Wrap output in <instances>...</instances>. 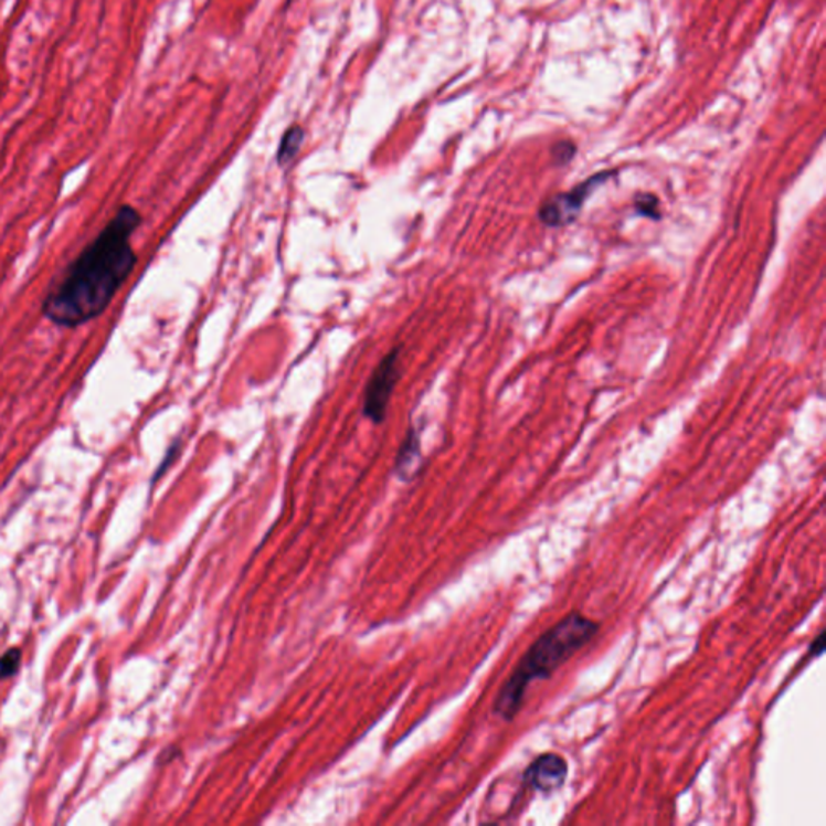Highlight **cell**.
I'll return each instance as SVG.
<instances>
[{"label":"cell","mask_w":826,"mask_h":826,"mask_svg":"<svg viewBox=\"0 0 826 826\" xmlns=\"http://www.w3.org/2000/svg\"><path fill=\"white\" fill-rule=\"evenodd\" d=\"M636 212L647 219L659 220V199L653 194H639L635 199Z\"/></svg>","instance_id":"obj_9"},{"label":"cell","mask_w":826,"mask_h":826,"mask_svg":"<svg viewBox=\"0 0 826 826\" xmlns=\"http://www.w3.org/2000/svg\"><path fill=\"white\" fill-rule=\"evenodd\" d=\"M569 775V765L562 755L554 752H546L531 762V765L525 770V785L539 793H554L565 783Z\"/></svg>","instance_id":"obj_5"},{"label":"cell","mask_w":826,"mask_h":826,"mask_svg":"<svg viewBox=\"0 0 826 826\" xmlns=\"http://www.w3.org/2000/svg\"><path fill=\"white\" fill-rule=\"evenodd\" d=\"M612 174H614V171H602V173L587 178L584 183L579 184L572 191L562 192V194L549 199L548 202L539 206V220L546 226L551 227L565 226L575 222L586 199L593 194L594 189L607 181Z\"/></svg>","instance_id":"obj_3"},{"label":"cell","mask_w":826,"mask_h":826,"mask_svg":"<svg viewBox=\"0 0 826 826\" xmlns=\"http://www.w3.org/2000/svg\"><path fill=\"white\" fill-rule=\"evenodd\" d=\"M303 141L304 131L299 126H294V128L288 129L285 138H283L282 146H279L278 156H276L279 166H286V163H289L290 160L296 157V153L299 152L300 146H303Z\"/></svg>","instance_id":"obj_7"},{"label":"cell","mask_w":826,"mask_h":826,"mask_svg":"<svg viewBox=\"0 0 826 826\" xmlns=\"http://www.w3.org/2000/svg\"><path fill=\"white\" fill-rule=\"evenodd\" d=\"M399 352L401 348L390 351L380 366L374 370L372 378L367 384L366 398H363V413L367 419L372 420L374 425H380L386 416L391 394L399 380Z\"/></svg>","instance_id":"obj_4"},{"label":"cell","mask_w":826,"mask_h":826,"mask_svg":"<svg viewBox=\"0 0 826 826\" xmlns=\"http://www.w3.org/2000/svg\"><path fill=\"white\" fill-rule=\"evenodd\" d=\"M23 660V650L20 647H12L6 654L0 656V681L9 680L13 675L19 674Z\"/></svg>","instance_id":"obj_8"},{"label":"cell","mask_w":826,"mask_h":826,"mask_svg":"<svg viewBox=\"0 0 826 826\" xmlns=\"http://www.w3.org/2000/svg\"><path fill=\"white\" fill-rule=\"evenodd\" d=\"M420 464V441L416 433L411 430L405 436L404 444L399 451L398 462H395V472L402 478L407 479L411 474H415L416 465Z\"/></svg>","instance_id":"obj_6"},{"label":"cell","mask_w":826,"mask_h":826,"mask_svg":"<svg viewBox=\"0 0 826 826\" xmlns=\"http://www.w3.org/2000/svg\"><path fill=\"white\" fill-rule=\"evenodd\" d=\"M594 620L572 612L558 625L542 633L530 649L518 661L516 670L500 688L495 702V712L506 722H512L520 712L528 686L534 680H548L570 657L583 649L597 635Z\"/></svg>","instance_id":"obj_2"},{"label":"cell","mask_w":826,"mask_h":826,"mask_svg":"<svg viewBox=\"0 0 826 826\" xmlns=\"http://www.w3.org/2000/svg\"><path fill=\"white\" fill-rule=\"evenodd\" d=\"M551 153L552 159H554L558 166H566L575 157L576 146L570 141H560L558 145L552 146Z\"/></svg>","instance_id":"obj_10"},{"label":"cell","mask_w":826,"mask_h":826,"mask_svg":"<svg viewBox=\"0 0 826 826\" xmlns=\"http://www.w3.org/2000/svg\"><path fill=\"white\" fill-rule=\"evenodd\" d=\"M142 223L133 205H121L110 222L84 247L42 304L55 327L78 328L110 307L138 264L131 237Z\"/></svg>","instance_id":"obj_1"}]
</instances>
